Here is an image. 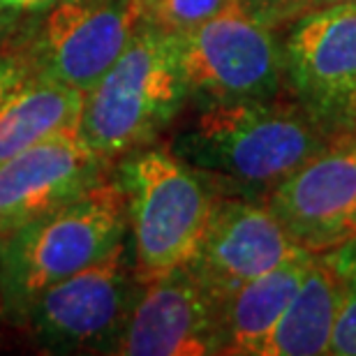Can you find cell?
<instances>
[{
    "mask_svg": "<svg viewBox=\"0 0 356 356\" xmlns=\"http://www.w3.org/2000/svg\"><path fill=\"white\" fill-rule=\"evenodd\" d=\"M333 141L298 104L270 99L204 102L169 151L204 178L238 192L275 188Z\"/></svg>",
    "mask_w": 356,
    "mask_h": 356,
    "instance_id": "cell-1",
    "label": "cell"
},
{
    "mask_svg": "<svg viewBox=\"0 0 356 356\" xmlns=\"http://www.w3.org/2000/svg\"><path fill=\"white\" fill-rule=\"evenodd\" d=\"M127 197L118 178L102 176L70 202L0 236L7 317L21 322L51 284L79 273L127 241Z\"/></svg>",
    "mask_w": 356,
    "mask_h": 356,
    "instance_id": "cell-2",
    "label": "cell"
},
{
    "mask_svg": "<svg viewBox=\"0 0 356 356\" xmlns=\"http://www.w3.org/2000/svg\"><path fill=\"white\" fill-rule=\"evenodd\" d=\"M188 97L176 33L144 24L116 63L83 92L81 139L104 162L134 153L176 118Z\"/></svg>",
    "mask_w": 356,
    "mask_h": 356,
    "instance_id": "cell-3",
    "label": "cell"
},
{
    "mask_svg": "<svg viewBox=\"0 0 356 356\" xmlns=\"http://www.w3.org/2000/svg\"><path fill=\"white\" fill-rule=\"evenodd\" d=\"M127 197V236L141 284L183 268L209 227L216 195L206 178L169 148H139L120 165Z\"/></svg>",
    "mask_w": 356,
    "mask_h": 356,
    "instance_id": "cell-4",
    "label": "cell"
},
{
    "mask_svg": "<svg viewBox=\"0 0 356 356\" xmlns=\"http://www.w3.org/2000/svg\"><path fill=\"white\" fill-rule=\"evenodd\" d=\"M141 287L127 238L95 264L42 291L21 322L44 352L113 354Z\"/></svg>",
    "mask_w": 356,
    "mask_h": 356,
    "instance_id": "cell-5",
    "label": "cell"
},
{
    "mask_svg": "<svg viewBox=\"0 0 356 356\" xmlns=\"http://www.w3.org/2000/svg\"><path fill=\"white\" fill-rule=\"evenodd\" d=\"M176 49L185 90L202 102L270 99L284 83L273 26L254 17L243 0L176 33Z\"/></svg>",
    "mask_w": 356,
    "mask_h": 356,
    "instance_id": "cell-6",
    "label": "cell"
},
{
    "mask_svg": "<svg viewBox=\"0 0 356 356\" xmlns=\"http://www.w3.org/2000/svg\"><path fill=\"white\" fill-rule=\"evenodd\" d=\"M17 47L33 76L86 92L146 24L139 0H54Z\"/></svg>",
    "mask_w": 356,
    "mask_h": 356,
    "instance_id": "cell-7",
    "label": "cell"
},
{
    "mask_svg": "<svg viewBox=\"0 0 356 356\" xmlns=\"http://www.w3.org/2000/svg\"><path fill=\"white\" fill-rule=\"evenodd\" d=\"M284 83L296 104L329 134L356 125V3L298 14L282 44Z\"/></svg>",
    "mask_w": 356,
    "mask_h": 356,
    "instance_id": "cell-8",
    "label": "cell"
},
{
    "mask_svg": "<svg viewBox=\"0 0 356 356\" xmlns=\"http://www.w3.org/2000/svg\"><path fill=\"white\" fill-rule=\"evenodd\" d=\"M266 206L296 245L324 254L356 241V137L324 151L268 190Z\"/></svg>",
    "mask_w": 356,
    "mask_h": 356,
    "instance_id": "cell-9",
    "label": "cell"
},
{
    "mask_svg": "<svg viewBox=\"0 0 356 356\" xmlns=\"http://www.w3.org/2000/svg\"><path fill=\"white\" fill-rule=\"evenodd\" d=\"M225 352V301L188 266L141 287L113 354L206 356Z\"/></svg>",
    "mask_w": 356,
    "mask_h": 356,
    "instance_id": "cell-10",
    "label": "cell"
},
{
    "mask_svg": "<svg viewBox=\"0 0 356 356\" xmlns=\"http://www.w3.org/2000/svg\"><path fill=\"white\" fill-rule=\"evenodd\" d=\"M305 252L266 204L218 197L188 268L218 298L227 301L241 284Z\"/></svg>",
    "mask_w": 356,
    "mask_h": 356,
    "instance_id": "cell-11",
    "label": "cell"
},
{
    "mask_svg": "<svg viewBox=\"0 0 356 356\" xmlns=\"http://www.w3.org/2000/svg\"><path fill=\"white\" fill-rule=\"evenodd\" d=\"M104 176V160L76 127L0 162V236L70 202Z\"/></svg>",
    "mask_w": 356,
    "mask_h": 356,
    "instance_id": "cell-12",
    "label": "cell"
},
{
    "mask_svg": "<svg viewBox=\"0 0 356 356\" xmlns=\"http://www.w3.org/2000/svg\"><path fill=\"white\" fill-rule=\"evenodd\" d=\"M345 273L315 254L296 294L282 312L264 356H315L329 354L333 326L347 294Z\"/></svg>",
    "mask_w": 356,
    "mask_h": 356,
    "instance_id": "cell-13",
    "label": "cell"
},
{
    "mask_svg": "<svg viewBox=\"0 0 356 356\" xmlns=\"http://www.w3.org/2000/svg\"><path fill=\"white\" fill-rule=\"evenodd\" d=\"M315 254L305 252L241 284L225 301V352L264 356L282 312L296 294Z\"/></svg>",
    "mask_w": 356,
    "mask_h": 356,
    "instance_id": "cell-14",
    "label": "cell"
},
{
    "mask_svg": "<svg viewBox=\"0 0 356 356\" xmlns=\"http://www.w3.org/2000/svg\"><path fill=\"white\" fill-rule=\"evenodd\" d=\"M83 92L63 83L26 76L0 102V162L56 132L79 125Z\"/></svg>",
    "mask_w": 356,
    "mask_h": 356,
    "instance_id": "cell-15",
    "label": "cell"
},
{
    "mask_svg": "<svg viewBox=\"0 0 356 356\" xmlns=\"http://www.w3.org/2000/svg\"><path fill=\"white\" fill-rule=\"evenodd\" d=\"M236 0H139L148 26L169 33H183L202 21L216 17Z\"/></svg>",
    "mask_w": 356,
    "mask_h": 356,
    "instance_id": "cell-16",
    "label": "cell"
},
{
    "mask_svg": "<svg viewBox=\"0 0 356 356\" xmlns=\"http://www.w3.org/2000/svg\"><path fill=\"white\" fill-rule=\"evenodd\" d=\"M329 354L356 356V287H352V284L347 287L336 326H333Z\"/></svg>",
    "mask_w": 356,
    "mask_h": 356,
    "instance_id": "cell-17",
    "label": "cell"
},
{
    "mask_svg": "<svg viewBox=\"0 0 356 356\" xmlns=\"http://www.w3.org/2000/svg\"><path fill=\"white\" fill-rule=\"evenodd\" d=\"M243 5L257 19L275 28L282 21H294L298 14H303L310 0H243Z\"/></svg>",
    "mask_w": 356,
    "mask_h": 356,
    "instance_id": "cell-18",
    "label": "cell"
},
{
    "mask_svg": "<svg viewBox=\"0 0 356 356\" xmlns=\"http://www.w3.org/2000/svg\"><path fill=\"white\" fill-rule=\"evenodd\" d=\"M26 76H31V67H28L26 56L21 54L19 49H14L10 54H0V102H3Z\"/></svg>",
    "mask_w": 356,
    "mask_h": 356,
    "instance_id": "cell-19",
    "label": "cell"
},
{
    "mask_svg": "<svg viewBox=\"0 0 356 356\" xmlns=\"http://www.w3.org/2000/svg\"><path fill=\"white\" fill-rule=\"evenodd\" d=\"M49 3H54V0H0V7L17 14H26V12H38Z\"/></svg>",
    "mask_w": 356,
    "mask_h": 356,
    "instance_id": "cell-20",
    "label": "cell"
},
{
    "mask_svg": "<svg viewBox=\"0 0 356 356\" xmlns=\"http://www.w3.org/2000/svg\"><path fill=\"white\" fill-rule=\"evenodd\" d=\"M19 19H21V14L5 10V7H0V44H3L5 38H10V35L17 31Z\"/></svg>",
    "mask_w": 356,
    "mask_h": 356,
    "instance_id": "cell-21",
    "label": "cell"
},
{
    "mask_svg": "<svg viewBox=\"0 0 356 356\" xmlns=\"http://www.w3.org/2000/svg\"><path fill=\"white\" fill-rule=\"evenodd\" d=\"M340 3H356V0H310V5H308V10H305V12H310V10H317V7L340 5Z\"/></svg>",
    "mask_w": 356,
    "mask_h": 356,
    "instance_id": "cell-22",
    "label": "cell"
},
{
    "mask_svg": "<svg viewBox=\"0 0 356 356\" xmlns=\"http://www.w3.org/2000/svg\"><path fill=\"white\" fill-rule=\"evenodd\" d=\"M7 317V305H5V289H3V275H0V322Z\"/></svg>",
    "mask_w": 356,
    "mask_h": 356,
    "instance_id": "cell-23",
    "label": "cell"
},
{
    "mask_svg": "<svg viewBox=\"0 0 356 356\" xmlns=\"http://www.w3.org/2000/svg\"><path fill=\"white\" fill-rule=\"evenodd\" d=\"M347 134H354V137H356V125L352 127V132H347Z\"/></svg>",
    "mask_w": 356,
    "mask_h": 356,
    "instance_id": "cell-24",
    "label": "cell"
}]
</instances>
